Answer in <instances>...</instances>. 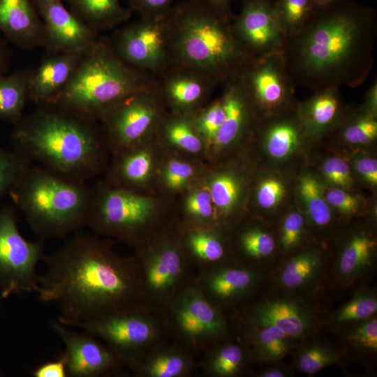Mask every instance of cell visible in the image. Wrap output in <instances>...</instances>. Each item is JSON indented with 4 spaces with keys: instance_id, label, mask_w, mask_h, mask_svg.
Here are the masks:
<instances>
[{
    "instance_id": "cell-1",
    "label": "cell",
    "mask_w": 377,
    "mask_h": 377,
    "mask_svg": "<svg viewBox=\"0 0 377 377\" xmlns=\"http://www.w3.org/2000/svg\"><path fill=\"white\" fill-rule=\"evenodd\" d=\"M43 260L35 293L58 304L63 324L147 307L135 258L117 254L96 237L77 233Z\"/></svg>"
},
{
    "instance_id": "cell-2",
    "label": "cell",
    "mask_w": 377,
    "mask_h": 377,
    "mask_svg": "<svg viewBox=\"0 0 377 377\" xmlns=\"http://www.w3.org/2000/svg\"><path fill=\"white\" fill-rule=\"evenodd\" d=\"M377 15L374 8L343 0L313 13L285 36L281 54L294 86L317 91L356 87L374 64Z\"/></svg>"
},
{
    "instance_id": "cell-3",
    "label": "cell",
    "mask_w": 377,
    "mask_h": 377,
    "mask_svg": "<svg viewBox=\"0 0 377 377\" xmlns=\"http://www.w3.org/2000/svg\"><path fill=\"white\" fill-rule=\"evenodd\" d=\"M14 150L68 178L87 182L105 166V149L96 121L54 105H40L14 124Z\"/></svg>"
},
{
    "instance_id": "cell-4",
    "label": "cell",
    "mask_w": 377,
    "mask_h": 377,
    "mask_svg": "<svg viewBox=\"0 0 377 377\" xmlns=\"http://www.w3.org/2000/svg\"><path fill=\"white\" fill-rule=\"evenodd\" d=\"M232 20L203 0L175 3L170 13L171 65L204 73L219 85L236 77L252 58L235 39Z\"/></svg>"
},
{
    "instance_id": "cell-5",
    "label": "cell",
    "mask_w": 377,
    "mask_h": 377,
    "mask_svg": "<svg viewBox=\"0 0 377 377\" xmlns=\"http://www.w3.org/2000/svg\"><path fill=\"white\" fill-rule=\"evenodd\" d=\"M156 83V78L123 61L108 38H98L84 54L67 85L49 105L96 122L128 96Z\"/></svg>"
},
{
    "instance_id": "cell-6",
    "label": "cell",
    "mask_w": 377,
    "mask_h": 377,
    "mask_svg": "<svg viewBox=\"0 0 377 377\" xmlns=\"http://www.w3.org/2000/svg\"><path fill=\"white\" fill-rule=\"evenodd\" d=\"M8 195L41 239L62 238L87 225L92 188L39 165H29Z\"/></svg>"
},
{
    "instance_id": "cell-7",
    "label": "cell",
    "mask_w": 377,
    "mask_h": 377,
    "mask_svg": "<svg viewBox=\"0 0 377 377\" xmlns=\"http://www.w3.org/2000/svg\"><path fill=\"white\" fill-rule=\"evenodd\" d=\"M160 205L139 192L98 182L92 188L87 225L97 234L136 247L165 230L158 227Z\"/></svg>"
},
{
    "instance_id": "cell-8",
    "label": "cell",
    "mask_w": 377,
    "mask_h": 377,
    "mask_svg": "<svg viewBox=\"0 0 377 377\" xmlns=\"http://www.w3.org/2000/svg\"><path fill=\"white\" fill-rule=\"evenodd\" d=\"M135 248L145 304L162 312L177 291L195 279V267L179 232L166 229Z\"/></svg>"
},
{
    "instance_id": "cell-9",
    "label": "cell",
    "mask_w": 377,
    "mask_h": 377,
    "mask_svg": "<svg viewBox=\"0 0 377 377\" xmlns=\"http://www.w3.org/2000/svg\"><path fill=\"white\" fill-rule=\"evenodd\" d=\"M162 313L170 338L194 356L228 334L222 311L206 298L195 279L177 291Z\"/></svg>"
},
{
    "instance_id": "cell-10",
    "label": "cell",
    "mask_w": 377,
    "mask_h": 377,
    "mask_svg": "<svg viewBox=\"0 0 377 377\" xmlns=\"http://www.w3.org/2000/svg\"><path fill=\"white\" fill-rule=\"evenodd\" d=\"M103 340L128 367L170 338L161 311L142 307L72 326Z\"/></svg>"
},
{
    "instance_id": "cell-11",
    "label": "cell",
    "mask_w": 377,
    "mask_h": 377,
    "mask_svg": "<svg viewBox=\"0 0 377 377\" xmlns=\"http://www.w3.org/2000/svg\"><path fill=\"white\" fill-rule=\"evenodd\" d=\"M167 113L157 83L128 96L99 121L107 149L116 154L151 140Z\"/></svg>"
},
{
    "instance_id": "cell-12",
    "label": "cell",
    "mask_w": 377,
    "mask_h": 377,
    "mask_svg": "<svg viewBox=\"0 0 377 377\" xmlns=\"http://www.w3.org/2000/svg\"><path fill=\"white\" fill-rule=\"evenodd\" d=\"M170 13L124 23L108 38L113 50L131 67L157 79L172 64Z\"/></svg>"
},
{
    "instance_id": "cell-13",
    "label": "cell",
    "mask_w": 377,
    "mask_h": 377,
    "mask_svg": "<svg viewBox=\"0 0 377 377\" xmlns=\"http://www.w3.org/2000/svg\"><path fill=\"white\" fill-rule=\"evenodd\" d=\"M44 243L27 240L21 235L13 207L0 208V298L35 293L43 260Z\"/></svg>"
},
{
    "instance_id": "cell-14",
    "label": "cell",
    "mask_w": 377,
    "mask_h": 377,
    "mask_svg": "<svg viewBox=\"0 0 377 377\" xmlns=\"http://www.w3.org/2000/svg\"><path fill=\"white\" fill-rule=\"evenodd\" d=\"M237 77L258 120L297 105L281 52L251 59Z\"/></svg>"
},
{
    "instance_id": "cell-15",
    "label": "cell",
    "mask_w": 377,
    "mask_h": 377,
    "mask_svg": "<svg viewBox=\"0 0 377 377\" xmlns=\"http://www.w3.org/2000/svg\"><path fill=\"white\" fill-rule=\"evenodd\" d=\"M51 327L66 346L67 373L74 377H103L119 374L124 363L105 343L91 334L73 330L57 319Z\"/></svg>"
},
{
    "instance_id": "cell-16",
    "label": "cell",
    "mask_w": 377,
    "mask_h": 377,
    "mask_svg": "<svg viewBox=\"0 0 377 377\" xmlns=\"http://www.w3.org/2000/svg\"><path fill=\"white\" fill-rule=\"evenodd\" d=\"M242 9L234 16L231 28L234 36L251 58L281 51L285 36L276 25L274 0H240Z\"/></svg>"
},
{
    "instance_id": "cell-17",
    "label": "cell",
    "mask_w": 377,
    "mask_h": 377,
    "mask_svg": "<svg viewBox=\"0 0 377 377\" xmlns=\"http://www.w3.org/2000/svg\"><path fill=\"white\" fill-rule=\"evenodd\" d=\"M43 22L47 54L85 52L98 34L78 19L63 0H32Z\"/></svg>"
},
{
    "instance_id": "cell-18",
    "label": "cell",
    "mask_w": 377,
    "mask_h": 377,
    "mask_svg": "<svg viewBox=\"0 0 377 377\" xmlns=\"http://www.w3.org/2000/svg\"><path fill=\"white\" fill-rule=\"evenodd\" d=\"M156 80L167 109L183 115H191L204 107L219 85L204 73L175 65H171Z\"/></svg>"
},
{
    "instance_id": "cell-19",
    "label": "cell",
    "mask_w": 377,
    "mask_h": 377,
    "mask_svg": "<svg viewBox=\"0 0 377 377\" xmlns=\"http://www.w3.org/2000/svg\"><path fill=\"white\" fill-rule=\"evenodd\" d=\"M195 282L206 298L221 310L251 295L259 284L260 273L252 267L225 263L199 271Z\"/></svg>"
},
{
    "instance_id": "cell-20",
    "label": "cell",
    "mask_w": 377,
    "mask_h": 377,
    "mask_svg": "<svg viewBox=\"0 0 377 377\" xmlns=\"http://www.w3.org/2000/svg\"><path fill=\"white\" fill-rule=\"evenodd\" d=\"M247 325H271L293 339L310 335L315 327V318L301 300L290 297L264 300L254 305L246 316Z\"/></svg>"
},
{
    "instance_id": "cell-21",
    "label": "cell",
    "mask_w": 377,
    "mask_h": 377,
    "mask_svg": "<svg viewBox=\"0 0 377 377\" xmlns=\"http://www.w3.org/2000/svg\"><path fill=\"white\" fill-rule=\"evenodd\" d=\"M85 52L47 54L32 68L28 98L38 105L50 104L67 85Z\"/></svg>"
},
{
    "instance_id": "cell-22",
    "label": "cell",
    "mask_w": 377,
    "mask_h": 377,
    "mask_svg": "<svg viewBox=\"0 0 377 377\" xmlns=\"http://www.w3.org/2000/svg\"><path fill=\"white\" fill-rule=\"evenodd\" d=\"M0 31L20 48L44 46L43 24L32 0H0Z\"/></svg>"
},
{
    "instance_id": "cell-23",
    "label": "cell",
    "mask_w": 377,
    "mask_h": 377,
    "mask_svg": "<svg viewBox=\"0 0 377 377\" xmlns=\"http://www.w3.org/2000/svg\"><path fill=\"white\" fill-rule=\"evenodd\" d=\"M223 86L224 118L212 145L216 149L234 144L247 133L258 120L237 76Z\"/></svg>"
},
{
    "instance_id": "cell-24",
    "label": "cell",
    "mask_w": 377,
    "mask_h": 377,
    "mask_svg": "<svg viewBox=\"0 0 377 377\" xmlns=\"http://www.w3.org/2000/svg\"><path fill=\"white\" fill-rule=\"evenodd\" d=\"M148 141L114 154L105 184L138 192L151 179L155 168L154 155Z\"/></svg>"
},
{
    "instance_id": "cell-25",
    "label": "cell",
    "mask_w": 377,
    "mask_h": 377,
    "mask_svg": "<svg viewBox=\"0 0 377 377\" xmlns=\"http://www.w3.org/2000/svg\"><path fill=\"white\" fill-rule=\"evenodd\" d=\"M168 341L154 348L129 368L141 377L190 376L196 367L195 356L175 342Z\"/></svg>"
},
{
    "instance_id": "cell-26",
    "label": "cell",
    "mask_w": 377,
    "mask_h": 377,
    "mask_svg": "<svg viewBox=\"0 0 377 377\" xmlns=\"http://www.w3.org/2000/svg\"><path fill=\"white\" fill-rule=\"evenodd\" d=\"M297 110L307 133L320 135L337 127L344 117L339 87L315 91L309 99L297 103Z\"/></svg>"
},
{
    "instance_id": "cell-27",
    "label": "cell",
    "mask_w": 377,
    "mask_h": 377,
    "mask_svg": "<svg viewBox=\"0 0 377 377\" xmlns=\"http://www.w3.org/2000/svg\"><path fill=\"white\" fill-rule=\"evenodd\" d=\"M261 119L265 121L260 129L265 147L269 155L275 159L289 156L306 133L300 119L297 106Z\"/></svg>"
},
{
    "instance_id": "cell-28",
    "label": "cell",
    "mask_w": 377,
    "mask_h": 377,
    "mask_svg": "<svg viewBox=\"0 0 377 377\" xmlns=\"http://www.w3.org/2000/svg\"><path fill=\"white\" fill-rule=\"evenodd\" d=\"M182 244L193 265L199 271L225 264L226 245L212 227L191 226L179 232Z\"/></svg>"
},
{
    "instance_id": "cell-29",
    "label": "cell",
    "mask_w": 377,
    "mask_h": 377,
    "mask_svg": "<svg viewBox=\"0 0 377 377\" xmlns=\"http://www.w3.org/2000/svg\"><path fill=\"white\" fill-rule=\"evenodd\" d=\"M68 9L97 34L127 22L132 13L120 0H65Z\"/></svg>"
},
{
    "instance_id": "cell-30",
    "label": "cell",
    "mask_w": 377,
    "mask_h": 377,
    "mask_svg": "<svg viewBox=\"0 0 377 377\" xmlns=\"http://www.w3.org/2000/svg\"><path fill=\"white\" fill-rule=\"evenodd\" d=\"M376 243L364 232L353 235L345 244L337 262V274L345 284L357 281L374 262Z\"/></svg>"
},
{
    "instance_id": "cell-31",
    "label": "cell",
    "mask_w": 377,
    "mask_h": 377,
    "mask_svg": "<svg viewBox=\"0 0 377 377\" xmlns=\"http://www.w3.org/2000/svg\"><path fill=\"white\" fill-rule=\"evenodd\" d=\"M251 355L240 344L221 341L204 353L201 362L205 374L214 377H235L242 374Z\"/></svg>"
},
{
    "instance_id": "cell-32",
    "label": "cell",
    "mask_w": 377,
    "mask_h": 377,
    "mask_svg": "<svg viewBox=\"0 0 377 377\" xmlns=\"http://www.w3.org/2000/svg\"><path fill=\"white\" fill-rule=\"evenodd\" d=\"M246 337L251 358L274 363L287 355L293 346V340L271 325H247Z\"/></svg>"
},
{
    "instance_id": "cell-33",
    "label": "cell",
    "mask_w": 377,
    "mask_h": 377,
    "mask_svg": "<svg viewBox=\"0 0 377 377\" xmlns=\"http://www.w3.org/2000/svg\"><path fill=\"white\" fill-rule=\"evenodd\" d=\"M32 68L0 74V119L16 124L23 117Z\"/></svg>"
},
{
    "instance_id": "cell-34",
    "label": "cell",
    "mask_w": 377,
    "mask_h": 377,
    "mask_svg": "<svg viewBox=\"0 0 377 377\" xmlns=\"http://www.w3.org/2000/svg\"><path fill=\"white\" fill-rule=\"evenodd\" d=\"M323 259L313 250L305 251L290 258L278 276L279 285L293 291L306 288L317 279L323 269Z\"/></svg>"
},
{
    "instance_id": "cell-35",
    "label": "cell",
    "mask_w": 377,
    "mask_h": 377,
    "mask_svg": "<svg viewBox=\"0 0 377 377\" xmlns=\"http://www.w3.org/2000/svg\"><path fill=\"white\" fill-rule=\"evenodd\" d=\"M156 135L163 138L172 147L191 154H198L205 146L193 126L191 115L168 112Z\"/></svg>"
},
{
    "instance_id": "cell-36",
    "label": "cell",
    "mask_w": 377,
    "mask_h": 377,
    "mask_svg": "<svg viewBox=\"0 0 377 377\" xmlns=\"http://www.w3.org/2000/svg\"><path fill=\"white\" fill-rule=\"evenodd\" d=\"M215 209L216 218L228 216L237 207L242 192L239 177L232 172L214 175L206 184Z\"/></svg>"
},
{
    "instance_id": "cell-37",
    "label": "cell",
    "mask_w": 377,
    "mask_h": 377,
    "mask_svg": "<svg viewBox=\"0 0 377 377\" xmlns=\"http://www.w3.org/2000/svg\"><path fill=\"white\" fill-rule=\"evenodd\" d=\"M274 19L286 36L297 32L313 13V0H274Z\"/></svg>"
},
{
    "instance_id": "cell-38",
    "label": "cell",
    "mask_w": 377,
    "mask_h": 377,
    "mask_svg": "<svg viewBox=\"0 0 377 377\" xmlns=\"http://www.w3.org/2000/svg\"><path fill=\"white\" fill-rule=\"evenodd\" d=\"M298 189L311 221L319 227L327 226L332 213L318 182L311 175H304Z\"/></svg>"
},
{
    "instance_id": "cell-39",
    "label": "cell",
    "mask_w": 377,
    "mask_h": 377,
    "mask_svg": "<svg viewBox=\"0 0 377 377\" xmlns=\"http://www.w3.org/2000/svg\"><path fill=\"white\" fill-rule=\"evenodd\" d=\"M341 355L337 349L323 342L308 343L297 353L295 357L296 367L301 371L313 374L336 364Z\"/></svg>"
},
{
    "instance_id": "cell-40",
    "label": "cell",
    "mask_w": 377,
    "mask_h": 377,
    "mask_svg": "<svg viewBox=\"0 0 377 377\" xmlns=\"http://www.w3.org/2000/svg\"><path fill=\"white\" fill-rule=\"evenodd\" d=\"M337 127L342 140L350 145L369 144L377 137L376 117L362 108L348 118L344 116Z\"/></svg>"
},
{
    "instance_id": "cell-41",
    "label": "cell",
    "mask_w": 377,
    "mask_h": 377,
    "mask_svg": "<svg viewBox=\"0 0 377 377\" xmlns=\"http://www.w3.org/2000/svg\"><path fill=\"white\" fill-rule=\"evenodd\" d=\"M376 311V295L372 291L362 290L334 313L333 320L348 325L371 318Z\"/></svg>"
},
{
    "instance_id": "cell-42",
    "label": "cell",
    "mask_w": 377,
    "mask_h": 377,
    "mask_svg": "<svg viewBox=\"0 0 377 377\" xmlns=\"http://www.w3.org/2000/svg\"><path fill=\"white\" fill-rule=\"evenodd\" d=\"M224 118L222 96L191 114L193 126L204 141L212 146Z\"/></svg>"
},
{
    "instance_id": "cell-43",
    "label": "cell",
    "mask_w": 377,
    "mask_h": 377,
    "mask_svg": "<svg viewBox=\"0 0 377 377\" xmlns=\"http://www.w3.org/2000/svg\"><path fill=\"white\" fill-rule=\"evenodd\" d=\"M184 211L193 226L212 227L216 219L215 209L207 187H198L189 191L184 200Z\"/></svg>"
},
{
    "instance_id": "cell-44",
    "label": "cell",
    "mask_w": 377,
    "mask_h": 377,
    "mask_svg": "<svg viewBox=\"0 0 377 377\" xmlns=\"http://www.w3.org/2000/svg\"><path fill=\"white\" fill-rule=\"evenodd\" d=\"M239 244L244 255L252 260H261L269 258L276 248L273 236L258 228L244 230L239 237Z\"/></svg>"
},
{
    "instance_id": "cell-45",
    "label": "cell",
    "mask_w": 377,
    "mask_h": 377,
    "mask_svg": "<svg viewBox=\"0 0 377 377\" xmlns=\"http://www.w3.org/2000/svg\"><path fill=\"white\" fill-rule=\"evenodd\" d=\"M30 163L15 151L0 147V200L10 188Z\"/></svg>"
},
{
    "instance_id": "cell-46",
    "label": "cell",
    "mask_w": 377,
    "mask_h": 377,
    "mask_svg": "<svg viewBox=\"0 0 377 377\" xmlns=\"http://www.w3.org/2000/svg\"><path fill=\"white\" fill-rule=\"evenodd\" d=\"M344 333L347 342L355 348L366 352L377 350V319L373 316L368 319L348 324Z\"/></svg>"
},
{
    "instance_id": "cell-47",
    "label": "cell",
    "mask_w": 377,
    "mask_h": 377,
    "mask_svg": "<svg viewBox=\"0 0 377 377\" xmlns=\"http://www.w3.org/2000/svg\"><path fill=\"white\" fill-rule=\"evenodd\" d=\"M195 172V168L191 163L179 158H171L164 165L162 179L169 191L177 192L188 185Z\"/></svg>"
},
{
    "instance_id": "cell-48",
    "label": "cell",
    "mask_w": 377,
    "mask_h": 377,
    "mask_svg": "<svg viewBox=\"0 0 377 377\" xmlns=\"http://www.w3.org/2000/svg\"><path fill=\"white\" fill-rule=\"evenodd\" d=\"M304 225V218L298 212H290L285 217L280 238L284 251H290L299 244L303 235Z\"/></svg>"
},
{
    "instance_id": "cell-49",
    "label": "cell",
    "mask_w": 377,
    "mask_h": 377,
    "mask_svg": "<svg viewBox=\"0 0 377 377\" xmlns=\"http://www.w3.org/2000/svg\"><path fill=\"white\" fill-rule=\"evenodd\" d=\"M286 194V187L276 178H266L261 181L256 191V200L263 209H271L278 205Z\"/></svg>"
},
{
    "instance_id": "cell-50",
    "label": "cell",
    "mask_w": 377,
    "mask_h": 377,
    "mask_svg": "<svg viewBox=\"0 0 377 377\" xmlns=\"http://www.w3.org/2000/svg\"><path fill=\"white\" fill-rule=\"evenodd\" d=\"M323 171L326 178L337 186L348 188L353 184L349 165L340 158H327L323 165Z\"/></svg>"
},
{
    "instance_id": "cell-51",
    "label": "cell",
    "mask_w": 377,
    "mask_h": 377,
    "mask_svg": "<svg viewBox=\"0 0 377 377\" xmlns=\"http://www.w3.org/2000/svg\"><path fill=\"white\" fill-rule=\"evenodd\" d=\"M176 0H128V9L140 17H155L168 13Z\"/></svg>"
},
{
    "instance_id": "cell-52",
    "label": "cell",
    "mask_w": 377,
    "mask_h": 377,
    "mask_svg": "<svg viewBox=\"0 0 377 377\" xmlns=\"http://www.w3.org/2000/svg\"><path fill=\"white\" fill-rule=\"evenodd\" d=\"M325 198L328 204L343 214H353L359 211V199L341 188L329 190Z\"/></svg>"
},
{
    "instance_id": "cell-53",
    "label": "cell",
    "mask_w": 377,
    "mask_h": 377,
    "mask_svg": "<svg viewBox=\"0 0 377 377\" xmlns=\"http://www.w3.org/2000/svg\"><path fill=\"white\" fill-rule=\"evenodd\" d=\"M34 377L67 376V357L64 353L57 360L40 364L31 371Z\"/></svg>"
},
{
    "instance_id": "cell-54",
    "label": "cell",
    "mask_w": 377,
    "mask_h": 377,
    "mask_svg": "<svg viewBox=\"0 0 377 377\" xmlns=\"http://www.w3.org/2000/svg\"><path fill=\"white\" fill-rule=\"evenodd\" d=\"M357 172L368 184L376 186L377 184V161L369 157L358 158L355 162Z\"/></svg>"
},
{
    "instance_id": "cell-55",
    "label": "cell",
    "mask_w": 377,
    "mask_h": 377,
    "mask_svg": "<svg viewBox=\"0 0 377 377\" xmlns=\"http://www.w3.org/2000/svg\"><path fill=\"white\" fill-rule=\"evenodd\" d=\"M362 109L376 117L377 114V82L375 80L365 94Z\"/></svg>"
},
{
    "instance_id": "cell-56",
    "label": "cell",
    "mask_w": 377,
    "mask_h": 377,
    "mask_svg": "<svg viewBox=\"0 0 377 377\" xmlns=\"http://www.w3.org/2000/svg\"><path fill=\"white\" fill-rule=\"evenodd\" d=\"M293 374L292 369L282 364H272L258 373L259 377H287Z\"/></svg>"
},
{
    "instance_id": "cell-57",
    "label": "cell",
    "mask_w": 377,
    "mask_h": 377,
    "mask_svg": "<svg viewBox=\"0 0 377 377\" xmlns=\"http://www.w3.org/2000/svg\"><path fill=\"white\" fill-rule=\"evenodd\" d=\"M209 7L221 16L232 20L231 3L233 0H203Z\"/></svg>"
},
{
    "instance_id": "cell-58",
    "label": "cell",
    "mask_w": 377,
    "mask_h": 377,
    "mask_svg": "<svg viewBox=\"0 0 377 377\" xmlns=\"http://www.w3.org/2000/svg\"><path fill=\"white\" fill-rule=\"evenodd\" d=\"M8 48L0 38V74H4L8 66Z\"/></svg>"
},
{
    "instance_id": "cell-59",
    "label": "cell",
    "mask_w": 377,
    "mask_h": 377,
    "mask_svg": "<svg viewBox=\"0 0 377 377\" xmlns=\"http://www.w3.org/2000/svg\"><path fill=\"white\" fill-rule=\"evenodd\" d=\"M341 1L343 0H313V13L327 9Z\"/></svg>"
},
{
    "instance_id": "cell-60",
    "label": "cell",
    "mask_w": 377,
    "mask_h": 377,
    "mask_svg": "<svg viewBox=\"0 0 377 377\" xmlns=\"http://www.w3.org/2000/svg\"><path fill=\"white\" fill-rule=\"evenodd\" d=\"M1 300V299L0 298V300Z\"/></svg>"
}]
</instances>
